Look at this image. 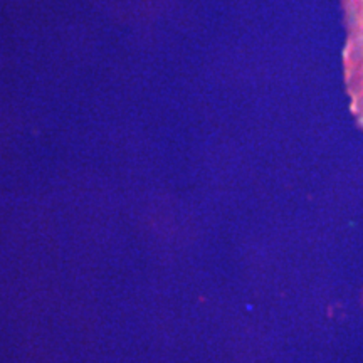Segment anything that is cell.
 Listing matches in <instances>:
<instances>
[{
	"label": "cell",
	"instance_id": "1",
	"mask_svg": "<svg viewBox=\"0 0 363 363\" xmlns=\"http://www.w3.org/2000/svg\"><path fill=\"white\" fill-rule=\"evenodd\" d=\"M342 62L350 111L363 128V21L347 29Z\"/></svg>",
	"mask_w": 363,
	"mask_h": 363
},
{
	"label": "cell",
	"instance_id": "2",
	"mask_svg": "<svg viewBox=\"0 0 363 363\" xmlns=\"http://www.w3.org/2000/svg\"><path fill=\"white\" fill-rule=\"evenodd\" d=\"M342 9L347 29L363 21V0H342Z\"/></svg>",
	"mask_w": 363,
	"mask_h": 363
}]
</instances>
